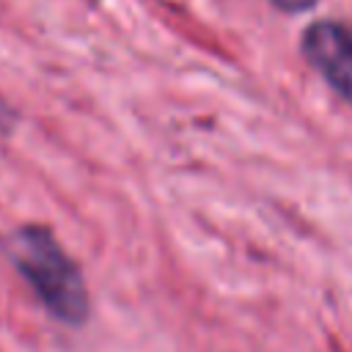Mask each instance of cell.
I'll return each instance as SVG.
<instances>
[{
  "label": "cell",
  "mask_w": 352,
  "mask_h": 352,
  "mask_svg": "<svg viewBox=\"0 0 352 352\" xmlns=\"http://www.w3.org/2000/svg\"><path fill=\"white\" fill-rule=\"evenodd\" d=\"M0 250L58 322L72 327L85 324L91 314L85 278L50 226H16L0 239Z\"/></svg>",
  "instance_id": "cell-1"
},
{
  "label": "cell",
  "mask_w": 352,
  "mask_h": 352,
  "mask_svg": "<svg viewBox=\"0 0 352 352\" xmlns=\"http://www.w3.org/2000/svg\"><path fill=\"white\" fill-rule=\"evenodd\" d=\"M305 63L352 104V25L341 19H316L300 33Z\"/></svg>",
  "instance_id": "cell-2"
},
{
  "label": "cell",
  "mask_w": 352,
  "mask_h": 352,
  "mask_svg": "<svg viewBox=\"0 0 352 352\" xmlns=\"http://www.w3.org/2000/svg\"><path fill=\"white\" fill-rule=\"evenodd\" d=\"M16 124H19V113L14 110L11 102H6L0 96V135H11L16 129Z\"/></svg>",
  "instance_id": "cell-3"
},
{
  "label": "cell",
  "mask_w": 352,
  "mask_h": 352,
  "mask_svg": "<svg viewBox=\"0 0 352 352\" xmlns=\"http://www.w3.org/2000/svg\"><path fill=\"white\" fill-rule=\"evenodd\" d=\"M316 3L319 0H270V6L283 14H305V11L316 8Z\"/></svg>",
  "instance_id": "cell-4"
}]
</instances>
